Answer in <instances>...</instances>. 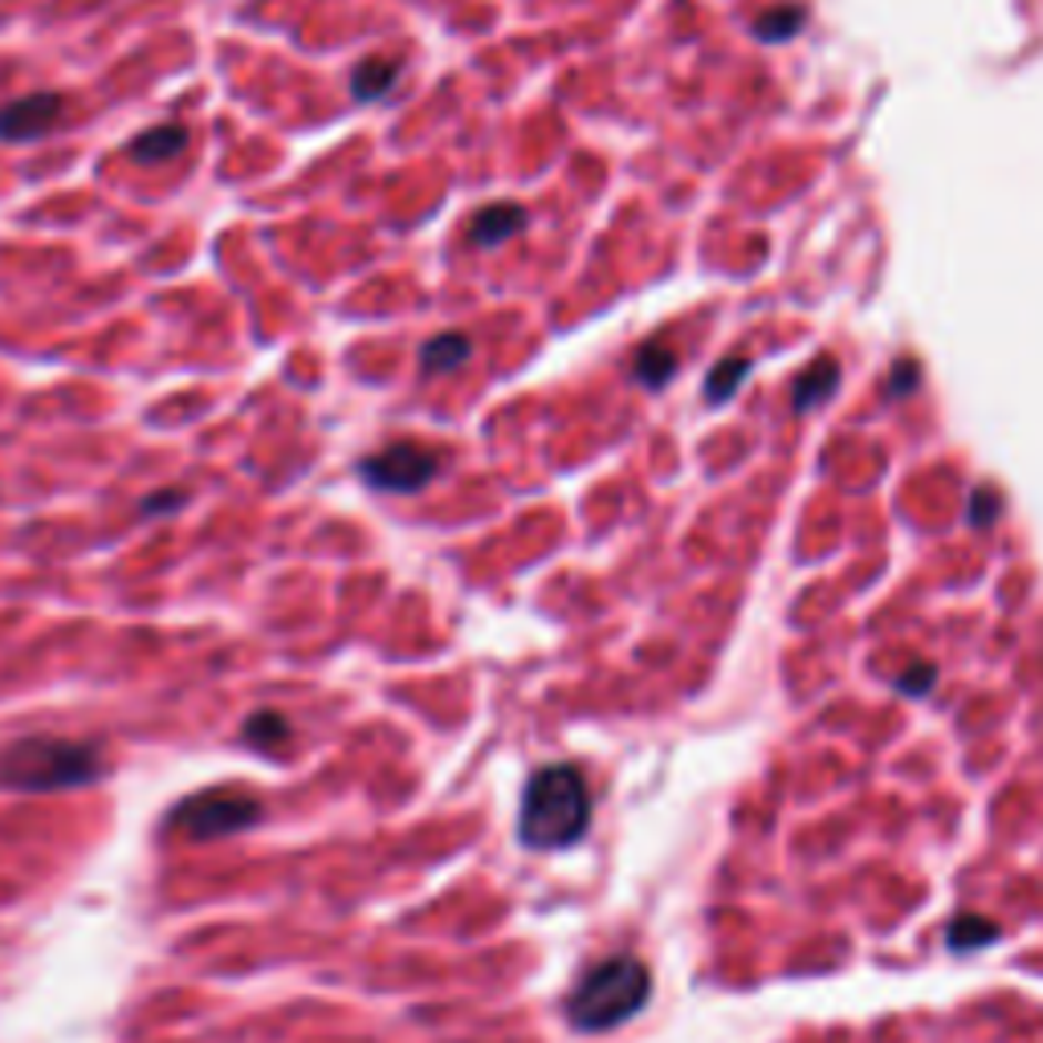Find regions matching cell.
<instances>
[{"mask_svg": "<svg viewBox=\"0 0 1043 1043\" xmlns=\"http://www.w3.org/2000/svg\"><path fill=\"white\" fill-rule=\"evenodd\" d=\"M799 25H804V9H799V4H787V9H770V13L758 17L755 33L763 41H783V38H791V33H799Z\"/></svg>", "mask_w": 1043, "mask_h": 1043, "instance_id": "14", "label": "cell"}, {"mask_svg": "<svg viewBox=\"0 0 1043 1043\" xmlns=\"http://www.w3.org/2000/svg\"><path fill=\"white\" fill-rule=\"evenodd\" d=\"M994 933H999V930H994L991 921L958 918L954 926H950V945H954V950H979L982 942H991Z\"/></svg>", "mask_w": 1043, "mask_h": 1043, "instance_id": "15", "label": "cell"}, {"mask_svg": "<svg viewBox=\"0 0 1043 1043\" xmlns=\"http://www.w3.org/2000/svg\"><path fill=\"white\" fill-rule=\"evenodd\" d=\"M653 994V979L641 958L616 954L591 967L566 999V1019L579 1031H612L628 1023Z\"/></svg>", "mask_w": 1043, "mask_h": 1043, "instance_id": "3", "label": "cell"}, {"mask_svg": "<svg viewBox=\"0 0 1043 1043\" xmlns=\"http://www.w3.org/2000/svg\"><path fill=\"white\" fill-rule=\"evenodd\" d=\"M184 498H188L184 490H160V493H147V498H143L139 505H143V514H147V518H155V514H172V510H176Z\"/></svg>", "mask_w": 1043, "mask_h": 1043, "instance_id": "17", "label": "cell"}, {"mask_svg": "<svg viewBox=\"0 0 1043 1043\" xmlns=\"http://www.w3.org/2000/svg\"><path fill=\"white\" fill-rule=\"evenodd\" d=\"M245 734H249L257 746H262V742H269V738H282V734H286V717H282V714H257L249 722V729H245Z\"/></svg>", "mask_w": 1043, "mask_h": 1043, "instance_id": "16", "label": "cell"}, {"mask_svg": "<svg viewBox=\"0 0 1043 1043\" xmlns=\"http://www.w3.org/2000/svg\"><path fill=\"white\" fill-rule=\"evenodd\" d=\"M677 351L665 347V342H644L636 359H632V379L644 384V388H665L668 379L677 376Z\"/></svg>", "mask_w": 1043, "mask_h": 1043, "instance_id": "12", "label": "cell"}, {"mask_svg": "<svg viewBox=\"0 0 1043 1043\" xmlns=\"http://www.w3.org/2000/svg\"><path fill=\"white\" fill-rule=\"evenodd\" d=\"M909 388H918V367H913V364H897V367H892L889 396H906Z\"/></svg>", "mask_w": 1043, "mask_h": 1043, "instance_id": "18", "label": "cell"}, {"mask_svg": "<svg viewBox=\"0 0 1043 1043\" xmlns=\"http://www.w3.org/2000/svg\"><path fill=\"white\" fill-rule=\"evenodd\" d=\"M836 388H840V364H836L831 355H824V359H816V364L799 376V384H795V412L819 408Z\"/></svg>", "mask_w": 1043, "mask_h": 1043, "instance_id": "11", "label": "cell"}, {"mask_svg": "<svg viewBox=\"0 0 1043 1043\" xmlns=\"http://www.w3.org/2000/svg\"><path fill=\"white\" fill-rule=\"evenodd\" d=\"M257 816H262V804L249 791H241V787H213V791L184 799L172 811V824L184 836H192V840H213V836H233V831L249 828Z\"/></svg>", "mask_w": 1043, "mask_h": 1043, "instance_id": "5", "label": "cell"}, {"mask_svg": "<svg viewBox=\"0 0 1043 1043\" xmlns=\"http://www.w3.org/2000/svg\"><path fill=\"white\" fill-rule=\"evenodd\" d=\"M933 681V668L930 665H918V673H906L901 677V693H926Z\"/></svg>", "mask_w": 1043, "mask_h": 1043, "instance_id": "19", "label": "cell"}, {"mask_svg": "<svg viewBox=\"0 0 1043 1043\" xmlns=\"http://www.w3.org/2000/svg\"><path fill=\"white\" fill-rule=\"evenodd\" d=\"M591 824V791L583 770L571 763H551L526 783L522 811H518V836L534 852H559L587 836Z\"/></svg>", "mask_w": 1043, "mask_h": 1043, "instance_id": "1", "label": "cell"}, {"mask_svg": "<svg viewBox=\"0 0 1043 1043\" xmlns=\"http://www.w3.org/2000/svg\"><path fill=\"white\" fill-rule=\"evenodd\" d=\"M65 99L62 94H25V99H13L0 106V143H38L62 123Z\"/></svg>", "mask_w": 1043, "mask_h": 1043, "instance_id": "6", "label": "cell"}, {"mask_svg": "<svg viewBox=\"0 0 1043 1043\" xmlns=\"http://www.w3.org/2000/svg\"><path fill=\"white\" fill-rule=\"evenodd\" d=\"M403 62L400 58H388V53H371L351 70V99L355 102H376L384 99L396 82H400Z\"/></svg>", "mask_w": 1043, "mask_h": 1043, "instance_id": "9", "label": "cell"}, {"mask_svg": "<svg viewBox=\"0 0 1043 1043\" xmlns=\"http://www.w3.org/2000/svg\"><path fill=\"white\" fill-rule=\"evenodd\" d=\"M746 371H750V364H746L742 355H729V359H722V364L709 371V379H705V400H709V403L729 400V396H734V388H738L742 379H746Z\"/></svg>", "mask_w": 1043, "mask_h": 1043, "instance_id": "13", "label": "cell"}, {"mask_svg": "<svg viewBox=\"0 0 1043 1043\" xmlns=\"http://www.w3.org/2000/svg\"><path fill=\"white\" fill-rule=\"evenodd\" d=\"M102 775L99 746L58 734H33L0 750V787L13 791H65L86 787Z\"/></svg>", "mask_w": 1043, "mask_h": 1043, "instance_id": "2", "label": "cell"}, {"mask_svg": "<svg viewBox=\"0 0 1043 1043\" xmlns=\"http://www.w3.org/2000/svg\"><path fill=\"white\" fill-rule=\"evenodd\" d=\"M184 147H188V126L160 123V126L139 131V135L126 143V155L139 160V164H167V160H176Z\"/></svg>", "mask_w": 1043, "mask_h": 1043, "instance_id": "8", "label": "cell"}, {"mask_svg": "<svg viewBox=\"0 0 1043 1043\" xmlns=\"http://www.w3.org/2000/svg\"><path fill=\"white\" fill-rule=\"evenodd\" d=\"M469 355H473V342H469L466 330H444V335H432L420 347V371L425 376H449V371L469 364Z\"/></svg>", "mask_w": 1043, "mask_h": 1043, "instance_id": "10", "label": "cell"}, {"mask_svg": "<svg viewBox=\"0 0 1043 1043\" xmlns=\"http://www.w3.org/2000/svg\"><path fill=\"white\" fill-rule=\"evenodd\" d=\"M440 466H444V453L432 449V444L391 440L376 453H367L355 469H359L364 485L379 493H420L440 478Z\"/></svg>", "mask_w": 1043, "mask_h": 1043, "instance_id": "4", "label": "cell"}, {"mask_svg": "<svg viewBox=\"0 0 1043 1043\" xmlns=\"http://www.w3.org/2000/svg\"><path fill=\"white\" fill-rule=\"evenodd\" d=\"M526 225H530V216L522 204L493 201V204H485V208H478V216L469 221V245L493 249V245H505V241L522 237Z\"/></svg>", "mask_w": 1043, "mask_h": 1043, "instance_id": "7", "label": "cell"}]
</instances>
